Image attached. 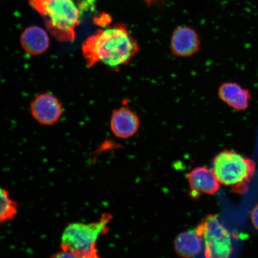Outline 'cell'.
Masks as SVG:
<instances>
[{
  "mask_svg": "<svg viewBox=\"0 0 258 258\" xmlns=\"http://www.w3.org/2000/svg\"><path fill=\"white\" fill-rule=\"evenodd\" d=\"M139 50L138 42L121 24L97 31L82 46L84 57L90 67L98 62L112 68L125 66L137 55Z\"/></svg>",
  "mask_w": 258,
  "mask_h": 258,
  "instance_id": "6da1fadb",
  "label": "cell"
},
{
  "mask_svg": "<svg viewBox=\"0 0 258 258\" xmlns=\"http://www.w3.org/2000/svg\"><path fill=\"white\" fill-rule=\"evenodd\" d=\"M29 4L42 16L47 30L57 40L75 39L81 18L75 0H29Z\"/></svg>",
  "mask_w": 258,
  "mask_h": 258,
  "instance_id": "7a4b0ae2",
  "label": "cell"
},
{
  "mask_svg": "<svg viewBox=\"0 0 258 258\" xmlns=\"http://www.w3.org/2000/svg\"><path fill=\"white\" fill-rule=\"evenodd\" d=\"M112 219V216L105 213L96 222L69 224L61 237L60 250L69 253L72 257H99L97 241L101 235L108 233Z\"/></svg>",
  "mask_w": 258,
  "mask_h": 258,
  "instance_id": "3957f363",
  "label": "cell"
},
{
  "mask_svg": "<svg viewBox=\"0 0 258 258\" xmlns=\"http://www.w3.org/2000/svg\"><path fill=\"white\" fill-rule=\"evenodd\" d=\"M212 165L219 182L240 195L247 191L256 169L255 163L249 158L228 150L217 154Z\"/></svg>",
  "mask_w": 258,
  "mask_h": 258,
  "instance_id": "277c9868",
  "label": "cell"
},
{
  "mask_svg": "<svg viewBox=\"0 0 258 258\" xmlns=\"http://www.w3.org/2000/svg\"><path fill=\"white\" fill-rule=\"evenodd\" d=\"M195 231L204 241L206 257H228L233 253L231 234L215 215L206 216Z\"/></svg>",
  "mask_w": 258,
  "mask_h": 258,
  "instance_id": "5b68a950",
  "label": "cell"
},
{
  "mask_svg": "<svg viewBox=\"0 0 258 258\" xmlns=\"http://www.w3.org/2000/svg\"><path fill=\"white\" fill-rule=\"evenodd\" d=\"M201 41L198 32L185 26L177 27L170 39V49L173 55L178 57H190L201 49Z\"/></svg>",
  "mask_w": 258,
  "mask_h": 258,
  "instance_id": "8992f818",
  "label": "cell"
},
{
  "mask_svg": "<svg viewBox=\"0 0 258 258\" xmlns=\"http://www.w3.org/2000/svg\"><path fill=\"white\" fill-rule=\"evenodd\" d=\"M31 111L35 120L39 123L51 125L56 123L62 115V104L56 97L43 93L32 102Z\"/></svg>",
  "mask_w": 258,
  "mask_h": 258,
  "instance_id": "52a82bcc",
  "label": "cell"
},
{
  "mask_svg": "<svg viewBox=\"0 0 258 258\" xmlns=\"http://www.w3.org/2000/svg\"><path fill=\"white\" fill-rule=\"evenodd\" d=\"M192 198L197 199L202 194L212 195L220 188L219 182L214 171L208 167H196L187 175Z\"/></svg>",
  "mask_w": 258,
  "mask_h": 258,
  "instance_id": "ba28073f",
  "label": "cell"
},
{
  "mask_svg": "<svg viewBox=\"0 0 258 258\" xmlns=\"http://www.w3.org/2000/svg\"><path fill=\"white\" fill-rule=\"evenodd\" d=\"M140 127V119L137 113L127 107H120L113 111L110 127L114 136L128 139L137 134Z\"/></svg>",
  "mask_w": 258,
  "mask_h": 258,
  "instance_id": "9c48e42d",
  "label": "cell"
},
{
  "mask_svg": "<svg viewBox=\"0 0 258 258\" xmlns=\"http://www.w3.org/2000/svg\"><path fill=\"white\" fill-rule=\"evenodd\" d=\"M218 92L221 101L235 110L245 111L249 107L251 100L250 91L239 84L223 83L219 86Z\"/></svg>",
  "mask_w": 258,
  "mask_h": 258,
  "instance_id": "30bf717a",
  "label": "cell"
},
{
  "mask_svg": "<svg viewBox=\"0 0 258 258\" xmlns=\"http://www.w3.org/2000/svg\"><path fill=\"white\" fill-rule=\"evenodd\" d=\"M22 47L28 53L38 55L46 52L50 40L47 32L38 26L26 28L21 37Z\"/></svg>",
  "mask_w": 258,
  "mask_h": 258,
  "instance_id": "8fae6325",
  "label": "cell"
},
{
  "mask_svg": "<svg viewBox=\"0 0 258 258\" xmlns=\"http://www.w3.org/2000/svg\"><path fill=\"white\" fill-rule=\"evenodd\" d=\"M202 249V238L195 230L183 232L177 235L175 241L176 252L183 257L198 256L201 253Z\"/></svg>",
  "mask_w": 258,
  "mask_h": 258,
  "instance_id": "7c38bea8",
  "label": "cell"
},
{
  "mask_svg": "<svg viewBox=\"0 0 258 258\" xmlns=\"http://www.w3.org/2000/svg\"><path fill=\"white\" fill-rule=\"evenodd\" d=\"M18 211V206L6 189L0 187V224L14 219Z\"/></svg>",
  "mask_w": 258,
  "mask_h": 258,
  "instance_id": "4fadbf2b",
  "label": "cell"
},
{
  "mask_svg": "<svg viewBox=\"0 0 258 258\" xmlns=\"http://www.w3.org/2000/svg\"><path fill=\"white\" fill-rule=\"evenodd\" d=\"M250 219L254 228L258 230V204L251 211Z\"/></svg>",
  "mask_w": 258,
  "mask_h": 258,
  "instance_id": "5bb4252c",
  "label": "cell"
},
{
  "mask_svg": "<svg viewBox=\"0 0 258 258\" xmlns=\"http://www.w3.org/2000/svg\"><path fill=\"white\" fill-rule=\"evenodd\" d=\"M162 1L163 0H145V2L147 3V4L150 6Z\"/></svg>",
  "mask_w": 258,
  "mask_h": 258,
  "instance_id": "9a60e30c",
  "label": "cell"
}]
</instances>
